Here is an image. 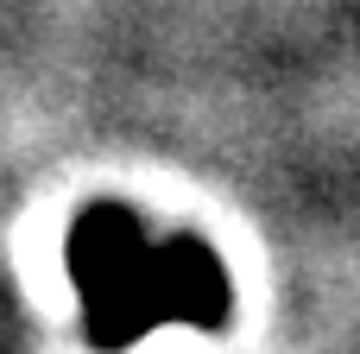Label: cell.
<instances>
[{
	"label": "cell",
	"mask_w": 360,
	"mask_h": 354,
	"mask_svg": "<svg viewBox=\"0 0 360 354\" xmlns=\"http://www.w3.org/2000/svg\"><path fill=\"white\" fill-rule=\"evenodd\" d=\"M70 279L101 348H133L158 329H215L228 279L209 247L152 234L127 209H95L70 234Z\"/></svg>",
	"instance_id": "1"
}]
</instances>
